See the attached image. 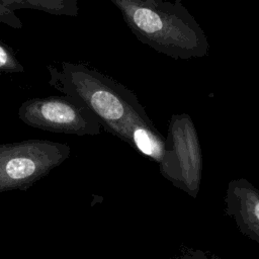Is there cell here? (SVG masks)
<instances>
[{
  "mask_svg": "<svg viewBox=\"0 0 259 259\" xmlns=\"http://www.w3.org/2000/svg\"><path fill=\"white\" fill-rule=\"evenodd\" d=\"M52 76L56 87L83 104L106 132L156 163L162 161L165 139L131 90L79 64L65 63Z\"/></svg>",
  "mask_w": 259,
  "mask_h": 259,
  "instance_id": "cell-1",
  "label": "cell"
},
{
  "mask_svg": "<svg viewBox=\"0 0 259 259\" xmlns=\"http://www.w3.org/2000/svg\"><path fill=\"white\" fill-rule=\"evenodd\" d=\"M68 145L48 140L0 144V192L25 190L70 155Z\"/></svg>",
  "mask_w": 259,
  "mask_h": 259,
  "instance_id": "cell-3",
  "label": "cell"
},
{
  "mask_svg": "<svg viewBox=\"0 0 259 259\" xmlns=\"http://www.w3.org/2000/svg\"><path fill=\"white\" fill-rule=\"evenodd\" d=\"M176 259H221L218 256L210 254L208 252H203L201 250H196L192 248H185L181 249L180 254L176 257Z\"/></svg>",
  "mask_w": 259,
  "mask_h": 259,
  "instance_id": "cell-8",
  "label": "cell"
},
{
  "mask_svg": "<svg viewBox=\"0 0 259 259\" xmlns=\"http://www.w3.org/2000/svg\"><path fill=\"white\" fill-rule=\"evenodd\" d=\"M18 116L29 126L52 133L95 136L101 131L96 117L70 96L26 100L19 107Z\"/></svg>",
  "mask_w": 259,
  "mask_h": 259,
  "instance_id": "cell-5",
  "label": "cell"
},
{
  "mask_svg": "<svg viewBox=\"0 0 259 259\" xmlns=\"http://www.w3.org/2000/svg\"><path fill=\"white\" fill-rule=\"evenodd\" d=\"M26 1H28L29 3H31L33 6L40 7L41 9H46V10H48V11H55V12L58 11V9H57L51 2H49V0H26ZM51 1H52L53 3H55V4H56L58 7H60V8L64 7L62 4L58 3L57 0H51Z\"/></svg>",
  "mask_w": 259,
  "mask_h": 259,
  "instance_id": "cell-9",
  "label": "cell"
},
{
  "mask_svg": "<svg viewBox=\"0 0 259 259\" xmlns=\"http://www.w3.org/2000/svg\"><path fill=\"white\" fill-rule=\"evenodd\" d=\"M23 68L16 60L14 55L6 47L0 44V71L2 72H21Z\"/></svg>",
  "mask_w": 259,
  "mask_h": 259,
  "instance_id": "cell-7",
  "label": "cell"
},
{
  "mask_svg": "<svg viewBox=\"0 0 259 259\" xmlns=\"http://www.w3.org/2000/svg\"><path fill=\"white\" fill-rule=\"evenodd\" d=\"M159 166L164 177L193 198L196 197L201 178V152L189 115L176 114L171 117Z\"/></svg>",
  "mask_w": 259,
  "mask_h": 259,
  "instance_id": "cell-4",
  "label": "cell"
},
{
  "mask_svg": "<svg viewBox=\"0 0 259 259\" xmlns=\"http://www.w3.org/2000/svg\"><path fill=\"white\" fill-rule=\"evenodd\" d=\"M137 38L173 59L201 58L208 54L205 32L179 0H110Z\"/></svg>",
  "mask_w": 259,
  "mask_h": 259,
  "instance_id": "cell-2",
  "label": "cell"
},
{
  "mask_svg": "<svg viewBox=\"0 0 259 259\" xmlns=\"http://www.w3.org/2000/svg\"><path fill=\"white\" fill-rule=\"evenodd\" d=\"M225 211L239 231L259 244V190L244 178L229 182L225 195Z\"/></svg>",
  "mask_w": 259,
  "mask_h": 259,
  "instance_id": "cell-6",
  "label": "cell"
}]
</instances>
